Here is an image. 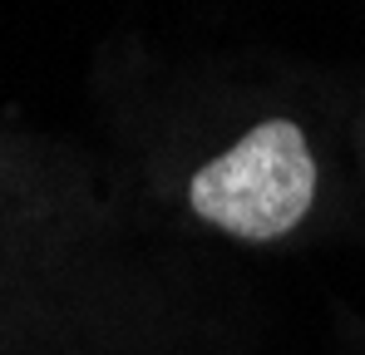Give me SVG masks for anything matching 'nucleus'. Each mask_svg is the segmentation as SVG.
I'll return each mask as SVG.
<instances>
[{
    "instance_id": "obj_1",
    "label": "nucleus",
    "mask_w": 365,
    "mask_h": 355,
    "mask_svg": "<svg viewBox=\"0 0 365 355\" xmlns=\"http://www.w3.org/2000/svg\"><path fill=\"white\" fill-rule=\"evenodd\" d=\"M316 202V163L302 123L267 118L207 158L187 182V207L237 242H277L297 232Z\"/></svg>"
}]
</instances>
